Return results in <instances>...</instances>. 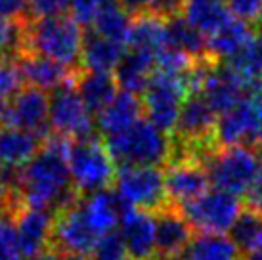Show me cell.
I'll list each match as a JSON object with an SVG mask.
<instances>
[{"instance_id": "obj_1", "label": "cell", "mask_w": 262, "mask_h": 260, "mask_svg": "<svg viewBox=\"0 0 262 260\" xmlns=\"http://www.w3.org/2000/svg\"><path fill=\"white\" fill-rule=\"evenodd\" d=\"M67 138L50 132L27 165L17 170H6L8 188L21 207L56 212L79 197L67 168Z\"/></svg>"}, {"instance_id": "obj_2", "label": "cell", "mask_w": 262, "mask_h": 260, "mask_svg": "<svg viewBox=\"0 0 262 260\" xmlns=\"http://www.w3.org/2000/svg\"><path fill=\"white\" fill-rule=\"evenodd\" d=\"M84 33L79 23L67 15L23 21V46L19 54H37L61 63L69 69H79Z\"/></svg>"}, {"instance_id": "obj_3", "label": "cell", "mask_w": 262, "mask_h": 260, "mask_svg": "<svg viewBox=\"0 0 262 260\" xmlns=\"http://www.w3.org/2000/svg\"><path fill=\"white\" fill-rule=\"evenodd\" d=\"M115 166H165L172 155L170 136L140 119L130 128L103 138Z\"/></svg>"}, {"instance_id": "obj_4", "label": "cell", "mask_w": 262, "mask_h": 260, "mask_svg": "<svg viewBox=\"0 0 262 260\" xmlns=\"http://www.w3.org/2000/svg\"><path fill=\"white\" fill-rule=\"evenodd\" d=\"M260 165L262 155L251 145H216L203 161L212 186L235 197L247 195Z\"/></svg>"}, {"instance_id": "obj_5", "label": "cell", "mask_w": 262, "mask_h": 260, "mask_svg": "<svg viewBox=\"0 0 262 260\" xmlns=\"http://www.w3.org/2000/svg\"><path fill=\"white\" fill-rule=\"evenodd\" d=\"M67 168L73 189L79 195H90L107 189L117 174V166L107 147L96 136L69 142Z\"/></svg>"}, {"instance_id": "obj_6", "label": "cell", "mask_w": 262, "mask_h": 260, "mask_svg": "<svg viewBox=\"0 0 262 260\" xmlns=\"http://www.w3.org/2000/svg\"><path fill=\"white\" fill-rule=\"evenodd\" d=\"M186 98H188V79L153 71L142 100L147 123H151L155 128L170 136L176 128L178 113Z\"/></svg>"}, {"instance_id": "obj_7", "label": "cell", "mask_w": 262, "mask_h": 260, "mask_svg": "<svg viewBox=\"0 0 262 260\" xmlns=\"http://www.w3.org/2000/svg\"><path fill=\"white\" fill-rule=\"evenodd\" d=\"M115 191L130 209L157 212L167 207L163 168L159 166H123L115 174Z\"/></svg>"}, {"instance_id": "obj_8", "label": "cell", "mask_w": 262, "mask_h": 260, "mask_svg": "<svg viewBox=\"0 0 262 260\" xmlns=\"http://www.w3.org/2000/svg\"><path fill=\"white\" fill-rule=\"evenodd\" d=\"M262 128V79L249 86L243 100L216 121V145L255 144Z\"/></svg>"}, {"instance_id": "obj_9", "label": "cell", "mask_w": 262, "mask_h": 260, "mask_svg": "<svg viewBox=\"0 0 262 260\" xmlns=\"http://www.w3.org/2000/svg\"><path fill=\"white\" fill-rule=\"evenodd\" d=\"M48 123L50 132L67 138L69 142L94 136V119L71 82L52 90L48 96Z\"/></svg>"}, {"instance_id": "obj_10", "label": "cell", "mask_w": 262, "mask_h": 260, "mask_svg": "<svg viewBox=\"0 0 262 260\" xmlns=\"http://www.w3.org/2000/svg\"><path fill=\"white\" fill-rule=\"evenodd\" d=\"M186 220L193 230L224 233L233 226L241 212L239 197L222 191V189H207L195 201L180 207Z\"/></svg>"}, {"instance_id": "obj_11", "label": "cell", "mask_w": 262, "mask_h": 260, "mask_svg": "<svg viewBox=\"0 0 262 260\" xmlns=\"http://www.w3.org/2000/svg\"><path fill=\"white\" fill-rule=\"evenodd\" d=\"M96 233L88 224L84 212L80 209V195L73 203L54 212L52 220L50 249L58 254H84L90 256L98 241Z\"/></svg>"}, {"instance_id": "obj_12", "label": "cell", "mask_w": 262, "mask_h": 260, "mask_svg": "<svg viewBox=\"0 0 262 260\" xmlns=\"http://www.w3.org/2000/svg\"><path fill=\"white\" fill-rule=\"evenodd\" d=\"M167 205L180 209L209 189V176L203 163L193 159H170L163 170Z\"/></svg>"}, {"instance_id": "obj_13", "label": "cell", "mask_w": 262, "mask_h": 260, "mask_svg": "<svg viewBox=\"0 0 262 260\" xmlns=\"http://www.w3.org/2000/svg\"><path fill=\"white\" fill-rule=\"evenodd\" d=\"M2 126H15L46 138L50 134L48 123V96L33 86H23L8 101L6 123Z\"/></svg>"}, {"instance_id": "obj_14", "label": "cell", "mask_w": 262, "mask_h": 260, "mask_svg": "<svg viewBox=\"0 0 262 260\" xmlns=\"http://www.w3.org/2000/svg\"><path fill=\"white\" fill-rule=\"evenodd\" d=\"M249 92V86L235 75V73L222 61H214L207 71L201 96L209 103V107L214 111V115L220 117L228 113L239 103Z\"/></svg>"}, {"instance_id": "obj_15", "label": "cell", "mask_w": 262, "mask_h": 260, "mask_svg": "<svg viewBox=\"0 0 262 260\" xmlns=\"http://www.w3.org/2000/svg\"><path fill=\"white\" fill-rule=\"evenodd\" d=\"M52 220L54 212L42 209L19 207L12 216L17 239V253L23 258H31L35 254L50 249Z\"/></svg>"}, {"instance_id": "obj_16", "label": "cell", "mask_w": 262, "mask_h": 260, "mask_svg": "<svg viewBox=\"0 0 262 260\" xmlns=\"http://www.w3.org/2000/svg\"><path fill=\"white\" fill-rule=\"evenodd\" d=\"M155 218V256L161 260H172L186 251L193 237V228L189 226L180 209L163 207L153 212Z\"/></svg>"}, {"instance_id": "obj_17", "label": "cell", "mask_w": 262, "mask_h": 260, "mask_svg": "<svg viewBox=\"0 0 262 260\" xmlns=\"http://www.w3.org/2000/svg\"><path fill=\"white\" fill-rule=\"evenodd\" d=\"M121 237L128 260H151L155 256V218L140 209L126 210L121 218Z\"/></svg>"}, {"instance_id": "obj_18", "label": "cell", "mask_w": 262, "mask_h": 260, "mask_svg": "<svg viewBox=\"0 0 262 260\" xmlns=\"http://www.w3.org/2000/svg\"><path fill=\"white\" fill-rule=\"evenodd\" d=\"M126 46H128V50L146 54L149 58L157 59L161 52L168 48L167 17L157 12L134 15Z\"/></svg>"}, {"instance_id": "obj_19", "label": "cell", "mask_w": 262, "mask_h": 260, "mask_svg": "<svg viewBox=\"0 0 262 260\" xmlns=\"http://www.w3.org/2000/svg\"><path fill=\"white\" fill-rule=\"evenodd\" d=\"M17 59H19L25 84L42 92L46 90L52 92L67 82H73L75 71H77L37 54H17Z\"/></svg>"}, {"instance_id": "obj_20", "label": "cell", "mask_w": 262, "mask_h": 260, "mask_svg": "<svg viewBox=\"0 0 262 260\" xmlns=\"http://www.w3.org/2000/svg\"><path fill=\"white\" fill-rule=\"evenodd\" d=\"M44 138L15 126H0V168L17 170L42 147Z\"/></svg>"}, {"instance_id": "obj_21", "label": "cell", "mask_w": 262, "mask_h": 260, "mask_svg": "<svg viewBox=\"0 0 262 260\" xmlns=\"http://www.w3.org/2000/svg\"><path fill=\"white\" fill-rule=\"evenodd\" d=\"M90 115H100L117 94V82L111 73L77 69L71 82Z\"/></svg>"}, {"instance_id": "obj_22", "label": "cell", "mask_w": 262, "mask_h": 260, "mask_svg": "<svg viewBox=\"0 0 262 260\" xmlns=\"http://www.w3.org/2000/svg\"><path fill=\"white\" fill-rule=\"evenodd\" d=\"M144 107L138 96L128 92H117L111 103L96 117V126L102 132L103 138L115 136L123 130L130 128L132 124L142 119Z\"/></svg>"}, {"instance_id": "obj_23", "label": "cell", "mask_w": 262, "mask_h": 260, "mask_svg": "<svg viewBox=\"0 0 262 260\" xmlns=\"http://www.w3.org/2000/svg\"><path fill=\"white\" fill-rule=\"evenodd\" d=\"M153 71H155V59L153 58H149L146 54L124 50L123 58L115 67L113 79L123 92L138 96L144 94Z\"/></svg>"}, {"instance_id": "obj_24", "label": "cell", "mask_w": 262, "mask_h": 260, "mask_svg": "<svg viewBox=\"0 0 262 260\" xmlns=\"http://www.w3.org/2000/svg\"><path fill=\"white\" fill-rule=\"evenodd\" d=\"M253 36L255 33L249 25L230 17L220 29L207 36V56L214 61H228L239 50H243Z\"/></svg>"}, {"instance_id": "obj_25", "label": "cell", "mask_w": 262, "mask_h": 260, "mask_svg": "<svg viewBox=\"0 0 262 260\" xmlns=\"http://www.w3.org/2000/svg\"><path fill=\"white\" fill-rule=\"evenodd\" d=\"M123 54V44L111 42L107 38L98 36L96 33H88V35H84V40H82L79 69L96 73H111L115 71Z\"/></svg>"}, {"instance_id": "obj_26", "label": "cell", "mask_w": 262, "mask_h": 260, "mask_svg": "<svg viewBox=\"0 0 262 260\" xmlns=\"http://www.w3.org/2000/svg\"><path fill=\"white\" fill-rule=\"evenodd\" d=\"M180 15L205 38L232 17L224 0H186L180 8Z\"/></svg>"}, {"instance_id": "obj_27", "label": "cell", "mask_w": 262, "mask_h": 260, "mask_svg": "<svg viewBox=\"0 0 262 260\" xmlns=\"http://www.w3.org/2000/svg\"><path fill=\"white\" fill-rule=\"evenodd\" d=\"M237 254L239 251L230 235L199 231L191 237L186 251L172 260H235Z\"/></svg>"}, {"instance_id": "obj_28", "label": "cell", "mask_w": 262, "mask_h": 260, "mask_svg": "<svg viewBox=\"0 0 262 260\" xmlns=\"http://www.w3.org/2000/svg\"><path fill=\"white\" fill-rule=\"evenodd\" d=\"M167 38L168 48L180 52L189 59H205L207 56V38L197 33L182 15L167 17Z\"/></svg>"}, {"instance_id": "obj_29", "label": "cell", "mask_w": 262, "mask_h": 260, "mask_svg": "<svg viewBox=\"0 0 262 260\" xmlns=\"http://www.w3.org/2000/svg\"><path fill=\"white\" fill-rule=\"evenodd\" d=\"M130 25H132V15L115 0V2H111L110 6L96 17L94 23L90 27H92V33H96L98 36L107 38L111 42L126 46Z\"/></svg>"}, {"instance_id": "obj_30", "label": "cell", "mask_w": 262, "mask_h": 260, "mask_svg": "<svg viewBox=\"0 0 262 260\" xmlns=\"http://www.w3.org/2000/svg\"><path fill=\"white\" fill-rule=\"evenodd\" d=\"M230 239L239 253H253L262 247V212L255 209H243L237 220L230 228Z\"/></svg>"}, {"instance_id": "obj_31", "label": "cell", "mask_w": 262, "mask_h": 260, "mask_svg": "<svg viewBox=\"0 0 262 260\" xmlns=\"http://www.w3.org/2000/svg\"><path fill=\"white\" fill-rule=\"evenodd\" d=\"M239 77L247 86L262 79V31L247 42V46L239 50L233 58L222 61Z\"/></svg>"}, {"instance_id": "obj_32", "label": "cell", "mask_w": 262, "mask_h": 260, "mask_svg": "<svg viewBox=\"0 0 262 260\" xmlns=\"http://www.w3.org/2000/svg\"><path fill=\"white\" fill-rule=\"evenodd\" d=\"M23 86H25V80H23L17 56H12V54L0 56V98L12 100Z\"/></svg>"}, {"instance_id": "obj_33", "label": "cell", "mask_w": 262, "mask_h": 260, "mask_svg": "<svg viewBox=\"0 0 262 260\" xmlns=\"http://www.w3.org/2000/svg\"><path fill=\"white\" fill-rule=\"evenodd\" d=\"M92 260H128L126 249H124L123 237L119 231L103 233L102 237L96 241L94 251L90 254Z\"/></svg>"}, {"instance_id": "obj_34", "label": "cell", "mask_w": 262, "mask_h": 260, "mask_svg": "<svg viewBox=\"0 0 262 260\" xmlns=\"http://www.w3.org/2000/svg\"><path fill=\"white\" fill-rule=\"evenodd\" d=\"M25 21V19H23ZM23 21L0 17V56H17L23 46Z\"/></svg>"}, {"instance_id": "obj_35", "label": "cell", "mask_w": 262, "mask_h": 260, "mask_svg": "<svg viewBox=\"0 0 262 260\" xmlns=\"http://www.w3.org/2000/svg\"><path fill=\"white\" fill-rule=\"evenodd\" d=\"M115 0H71V19L82 25H92L94 19Z\"/></svg>"}, {"instance_id": "obj_36", "label": "cell", "mask_w": 262, "mask_h": 260, "mask_svg": "<svg viewBox=\"0 0 262 260\" xmlns=\"http://www.w3.org/2000/svg\"><path fill=\"white\" fill-rule=\"evenodd\" d=\"M224 2L233 19L245 25H256L262 21V0H224Z\"/></svg>"}, {"instance_id": "obj_37", "label": "cell", "mask_w": 262, "mask_h": 260, "mask_svg": "<svg viewBox=\"0 0 262 260\" xmlns=\"http://www.w3.org/2000/svg\"><path fill=\"white\" fill-rule=\"evenodd\" d=\"M71 6V0H27V12L31 17L27 19H46L66 15Z\"/></svg>"}, {"instance_id": "obj_38", "label": "cell", "mask_w": 262, "mask_h": 260, "mask_svg": "<svg viewBox=\"0 0 262 260\" xmlns=\"http://www.w3.org/2000/svg\"><path fill=\"white\" fill-rule=\"evenodd\" d=\"M27 12V0H0V17L12 21H23Z\"/></svg>"}, {"instance_id": "obj_39", "label": "cell", "mask_w": 262, "mask_h": 260, "mask_svg": "<svg viewBox=\"0 0 262 260\" xmlns=\"http://www.w3.org/2000/svg\"><path fill=\"white\" fill-rule=\"evenodd\" d=\"M247 207L262 212V165L256 172L255 180L251 184V188L247 191Z\"/></svg>"}, {"instance_id": "obj_40", "label": "cell", "mask_w": 262, "mask_h": 260, "mask_svg": "<svg viewBox=\"0 0 262 260\" xmlns=\"http://www.w3.org/2000/svg\"><path fill=\"white\" fill-rule=\"evenodd\" d=\"M117 2H119L130 15L155 12V8H157V0H117Z\"/></svg>"}, {"instance_id": "obj_41", "label": "cell", "mask_w": 262, "mask_h": 260, "mask_svg": "<svg viewBox=\"0 0 262 260\" xmlns=\"http://www.w3.org/2000/svg\"><path fill=\"white\" fill-rule=\"evenodd\" d=\"M186 0H157V8H155V12L161 15H165V17H170V15H176L180 14V8Z\"/></svg>"}, {"instance_id": "obj_42", "label": "cell", "mask_w": 262, "mask_h": 260, "mask_svg": "<svg viewBox=\"0 0 262 260\" xmlns=\"http://www.w3.org/2000/svg\"><path fill=\"white\" fill-rule=\"evenodd\" d=\"M8 193V180H6V170L0 168V207L4 209V199Z\"/></svg>"}, {"instance_id": "obj_43", "label": "cell", "mask_w": 262, "mask_h": 260, "mask_svg": "<svg viewBox=\"0 0 262 260\" xmlns=\"http://www.w3.org/2000/svg\"><path fill=\"white\" fill-rule=\"evenodd\" d=\"M27 260H59V254L54 251V249H46L42 253L35 254V256H31Z\"/></svg>"}, {"instance_id": "obj_44", "label": "cell", "mask_w": 262, "mask_h": 260, "mask_svg": "<svg viewBox=\"0 0 262 260\" xmlns=\"http://www.w3.org/2000/svg\"><path fill=\"white\" fill-rule=\"evenodd\" d=\"M59 260H92L90 256H84V254H59Z\"/></svg>"}, {"instance_id": "obj_45", "label": "cell", "mask_w": 262, "mask_h": 260, "mask_svg": "<svg viewBox=\"0 0 262 260\" xmlns=\"http://www.w3.org/2000/svg\"><path fill=\"white\" fill-rule=\"evenodd\" d=\"M245 260H262V247L256 249V251H253V253H249Z\"/></svg>"}, {"instance_id": "obj_46", "label": "cell", "mask_w": 262, "mask_h": 260, "mask_svg": "<svg viewBox=\"0 0 262 260\" xmlns=\"http://www.w3.org/2000/svg\"><path fill=\"white\" fill-rule=\"evenodd\" d=\"M0 260H19V256H15V254H0Z\"/></svg>"}, {"instance_id": "obj_47", "label": "cell", "mask_w": 262, "mask_h": 260, "mask_svg": "<svg viewBox=\"0 0 262 260\" xmlns=\"http://www.w3.org/2000/svg\"><path fill=\"white\" fill-rule=\"evenodd\" d=\"M151 260H161V258H151Z\"/></svg>"}, {"instance_id": "obj_48", "label": "cell", "mask_w": 262, "mask_h": 260, "mask_svg": "<svg viewBox=\"0 0 262 260\" xmlns=\"http://www.w3.org/2000/svg\"><path fill=\"white\" fill-rule=\"evenodd\" d=\"M235 260H237V258H235Z\"/></svg>"}]
</instances>
